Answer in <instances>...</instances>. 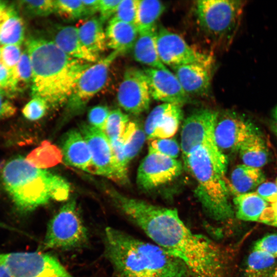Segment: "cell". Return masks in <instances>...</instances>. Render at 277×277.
Listing matches in <instances>:
<instances>
[{"instance_id":"cell-48","label":"cell","mask_w":277,"mask_h":277,"mask_svg":"<svg viewBox=\"0 0 277 277\" xmlns=\"http://www.w3.org/2000/svg\"><path fill=\"white\" fill-rule=\"evenodd\" d=\"M0 277H12L4 261L2 253H0Z\"/></svg>"},{"instance_id":"cell-39","label":"cell","mask_w":277,"mask_h":277,"mask_svg":"<svg viewBox=\"0 0 277 277\" xmlns=\"http://www.w3.org/2000/svg\"><path fill=\"white\" fill-rule=\"evenodd\" d=\"M138 0H121L112 17L134 25Z\"/></svg>"},{"instance_id":"cell-56","label":"cell","mask_w":277,"mask_h":277,"mask_svg":"<svg viewBox=\"0 0 277 277\" xmlns=\"http://www.w3.org/2000/svg\"><path fill=\"white\" fill-rule=\"evenodd\" d=\"M276 184L277 185V179H276Z\"/></svg>"},{"instance_id":"cell-26","label":"cell","mask_w":277,"mask_h":277,"mask_svg":"<svg viewBox=\"0 0 277 277\" xmlns=\"http://www.w3.org/2000/svg\"><path fill=\"white\" fill-rule=\"evenodd\" d=\"M25 26L17 9L9 6L8 14L0 24V45H21L25 39Z\"/></svg>"},{"instance_id":"cell-34","label":"cell","mask_w":277,"mask_h":277,"mask_svg":"<svg viewBox=\"0 0 277 277\" xmlns=\"http://www.w3.org/2000/svg\"><path fill=\"white\" fill-rule=\"evenodd\" d=\"M110 143L116 169V182L126 184L128 181V167L129 162L126 155L122 138L110 141Z\"/></svg>"},{"instance_id":"cell-52","label":"cell","mask_w":277,"mask_h":277,"mask_svg":"<svg viewBox=\"0 0 277 277\" xmlns=\"http://www.w3.org/2000/svg\"><path fill=\"white\" fill-rule=\"evenodd\" d=\"M0 227L4 228H9V229L10 228V227L9 228L8 226H7L6 224H5L1 222H0Z\"/></svg>"},{"instance_id":"cell-53","label":"cell","mask_w":277,"mask_h":277,"mask_svg":"<svg viewBox=\"0 0 277 277\" xmlns=\"http://www.w3.org/2000/svg\"><path fill=\"white\" fill-rule=\"evenodd\" d=\"M274 116L275 118L277 120V106L274 111Z\"/></svg>"},{"instance_id":"cell-25","label":"cell","mask_w":277,"mask_h":277,"mask_svg":"<svg viewBox=\"0 0 277 277\" xmlns=\"http://www.w3.org/2000/svg\"><path fill=\"white\" fill-rule=\"evenodd\" d=\"M233 203L236 209V217L245 221L259 222L268 207V203L254 192L235 195Z\"/></svg>"},{"instance_id":"cell-31","label":"cell","mask_w":277,"mask_h":277,"mask_svg":"<svg viewBox=\"0 0 277 277\" xmlns=\"http://www.w3.org/2000/svg\"><path fill=\"white\" fill-rule=\"evenodd\" d=\"M146 138L145 130L141 125L136 121H129L122 137L129 163L140 152Z\"/></svg>"},{"instance_id":"cell-55","label":"cell","mask_w":277,"mask_h":277,"mask_svg":"<svg viewBox=\"0 0 277 277\" xmlns=\"http://www.w3.org/2000/svg\"><path fill=\"white\" fill-rule=\"evenodd\" d=\"M1 47H0V61H1Z\"/></svg>"},{"instance_id":"cell-29","label":"cell","mask_w":277,"mask_h":277,"mask_svg":"<svg viewBox=\"0 0 277 277\" xmlns=\"http://www.w3.org/2000/svg\"><path fill=\"white\" fill-rule=\"evenodd\" d=\"M63 156L60 148L49 142L45 141L32 151L26 159L34 167L44 169L59 164Z\"/></svg>"},{"instance_id":"cell-51","label":"cell","mask_w":277,"mask_h":277,"mask_svg":"<svg viewBox=\"0 0 277 277\" xmlns=\"http://www.w3.org/2000/svg\"><path fill=\"white\" fill-rule=\"evenodd\" d=\"M272 129L274 134L277 136V123L273 124Z\"/></svg>"},{"instance_id":"cell-46","label":"cell","mask_w":277,"mask_h":277,"mask_svg":"<svg viewBox=\"0 0 277 277\" xmlns=\"http://www.w3.org/2000/svg\"><path fill=\"white\" fill-rule=\"evenodd\" d=\"M13 70L7 68L0 62V89L8 93L13 84Z\"/></svg>"},{"instance_id":"cell-36","label":"cell","mask_w":277,"mask_h":277,"mask_svg":"<svg viewBox=\"0 0 277 277\" xmlns=\"http://www.w3.org/2000/svg\"><path fill=\"white\" fill-rule=\"evenodd\" d=\"M54 12L67 21L84 18V8L82 0L54 1Z\"/></svg>"},{"instance_id":"cell-49","label":"cell","mask_w":277,"mask_h":277,"mask_svg":"<svg viewBox=\"0 0 277 277\" xmlns=\"http://www.w3.org/2000/svg\"><path fill=\"white\" fill-rule=\"evenodd\" d=\"M270 206L272 208L274 213L277 217V201L270 204Z\"/></svg>"},{"instance_id":"cell-3","label":"cell","mask_w":277,"mask_h":277,"mask_svg":"<svg viewBox=\"0 0 277 277\" xmlns=\"http://www.w3.org/2000/svg\"><path fill=\"white\" fill-rule=\"evenodd\" d=\"M25 44L32 66V97L44 99L49 106L66 104L91 64L67 55L50 39L31 37Z\"/></svg>"},{"instance_id":"cell-23","label":"cell","mask_w":277,"mask_h":277,"mask_svg":"<svg viewBox=\"0 0 277 277\" xmlns=\"http://www.w3.org/2000/svg\"><path fill=\"white\" fill-rule=\"evenodd\" d=\"M85 19L77 28L80 39L89 52L99 57L107 47L104 24L95 16Z\"/></svg>"},{"instance_id":"cell-4","label":"cell","mask_w":277,"mask_h":277,"mask_svg":"<svg viewBox=\"0 0 277 277\" xmlns=\"http://www.w3.org/2000/svg\"><path fill=\"white\" fill-rule=\"evenodd\" d=\"M1 176L4 186L17 208L31 212L51 200L68 199L70 187L62 176L31 165L18 156L3 166Z\"/></svg>"},{"instance_id":"cell-16","label":"cell","mask_w":277,"mask_h":277,"mask_svg":"<svg viewBox=\"0 0 277 277\" xmlns=\"http://www.w3.org/2000/svg\"><path fill=\"white\" fill-rule=\"evenodd\" d=\"M144 71L151 97L154 100L181 106L189 101V95L185 91L175 74L167 68L148 67Z\"/></svg>"},{"instance_id":"cell-50","label":"cell","mask_w":277,"mask_h":277,"mask_svg":"<svg viewBox=\"0 0 277 277\" xmlns=\"http://www.w3.org/2000/svg\"><path fill=\"white\" fill-rule=\"evenodd\" d=\"M270 277H277V265L274 269L273 271H272Z\"/></svg>"},{"instance_id":"cell-9","label":"cell","mask_w":277,"mask_h":277,"mask_svg":"<svg viewBox=\"0 0 277 277\" xmlns=\"http://www.w3.org/2000/svg\"><path fill=\"white\" fill-rule=\"evenodd\" d=\"M2 253L12 277H75L58 258L45 251Z\"/></svg>"},{"instance_id":"cell-41","label":"cell","mask_w":277,"mask_h":277,"mask_svg":"<svg viewBox=\"0 0 277 277\" xmlns=\"http://www.w3.org/2000/svg\"><path fill=\"white\" fill-rule=\"evenodd\" d=\"M109 113V110L106 106H94L88 112L89 125L103 131Z\"/></svg>"},{"instance_id":"cell-17","label":"cell","mask_w":277,"mask_h":277,"mask_svg":"<svg viewBox=\"0 0 277 277\" xmlns=\"http://www.w3.org/2000/svg\"><path fill=\"white\" fill-rule=\"evenodd\" d=\"M183 116L182 106L163 103L154 107L148 114L144 126L149 141L171 138L177 132Z\"/></svg>"},{"instance_id":"cell-22","label":"cell","mask_w":277,"mask_h":277,"mask_svg":"<svg viewBox=\"0 0 277 277\" xmlns=\"http://www.w3.org/2000/svg\"><path fill=\"white\" fill-rule=\"evenodd\" d=\"M156 26L138 32L133 47V57L136 61L149 68L164 69L166 66L161 62L157 51Z\"/></svg>"},{"instance_id":"cell-40","label":"cell","mask_w":277,"mask_h":277,"mask_svg":"<svg viewBox=\"0 0 277 277\" xmlns=\"http://www.w3.org/2000/svg\"><path fill=\"white\" fill-rule=\"evenodd\" d=\"M22 54L20 45H9L1 47L0 62L10 70L16 66Z\"/></svg>"},{"instance_id":"cell-20","label":"cell","mask_w":277,"mask_h":277,"mask_svg":"<svg viewBox=\"0 0 277 277\" xmlns=\"http://www.w3.org/2000/svg\"><path fill=\"white\" fill-rule=\"evenodd\" d=\"M62 152L67 164L91 173L90 151L80 131L73 129L66 133L63 140Z\"/></svg>"},{"instance_id":"cell-1","label":"cell","mask_w":277,"mask_h":277,"mask_svg":"<svg viewBox=\"0 0 277 277\" xmlns=\"http://www.w3.org/2000/svg\"><path fill=\"white\" fill-rule=\"evenodd\" d=\"M109 192L122 213L152 243L181 261L190 277H226V260L220 247L192 231L176 209L128 197L113 189Z\"/></svg>"},{"instance_id":"cell-37","label":"cell","mask_w":277,"mask_h":277,"mask_svg":"<svg viewBox=\"0 0 277 277\" xmlns=\"http://www.w3.org/2000/svg\"><path fill=\"white\" fill-rule=\"evenodd\" d=\"M181 147L177 141L172 138L155 139L150 141L148 151L155 152L176 159Z\"/></svg>"},{"instance_id":"cell-7","label":"cell","mask_w":277,"mask_h":277,"mask_svg":"<svg viewBox=\"0 0 277 277\" xmlns=\"http://www.w3.org/2000/svg\"><path fill=\"white\" fill-rule=\"evenodd\" d=\"M77 209L74 200L60 208L49 221L38 251H69L88 245L89 232Z\"/></svg>"},{"instance_id":"cell-12","label":"cell","mask_w":277,"mask_h":277,"mask_svg":"<svg viewBox=\"0 0 277 277\" xmlns=\"http://www.w3.org/2000/svg\"><path fill=\"white\" fill-rule=\"evenodd\" d=\"M157 47L161 62L171 68L196 63L212 64V57L196 51L181 36L164 27L157 30Z\"/></svg>"},{"instance_id":"cell-13","label":"cell","mask_w":277,"mask_h":277,"mask_svg":"<svg viewBox=\"0 0 277 277\" xmlns=\"http://www.w3.org/2000/svg\"><path fill=\"white\" fill-rule=\"evenodd\" d=\"M151 99L144 70L134 67L127 69L117 92L120 106L130 113L138 115L149 109Z\"/></svg>"},{"instance_id":"cell-11","label":"cell","mask_w":277,"mask_h":277,"mask_svg":"<svg viewBox=\"0 0 277 277\" xmlns=\"http://www.w3.org/2000/svg\"><path fill=\"white\" fill-rule=\"evenodd\" d=\"M183 168L182 163L176 159L148 151L138 168L137 185L144 190L160 187L176 179Z\"/></svg>"},{"instance_id":"cell-8","label":"cell","mask_w":277,"mask_h":277,"mask_svg":"<svg viewBox=\"0 0 277 277\" xmlns=\"http://www.w3.org/2000/svg\"><path fill=\"white\" fill-rule=\"evenodd\" d=\"M218 115L217 111L202 109L194 111L185 120L180 143L184 168L191 152L199 146L206 148L217 162L227 168L226 155L219 149L214 138V128Z\"/></svg>"},{"instance_id":"cell-21","label":"cell","mask_w":277,"mask_h":277,"mask_svg":"<svg viewBox=\"0 0 277 277\" xmlns=\"http://www.w3.org/2000/svg\"><path fill=\"white\" fill-rule=\"evenodd\" d=\"M105 34L107 47L121 54L133 48L138 32L134 25L112 17Z\"/></svg>"},{"instance_id":"cell-15","label":"cell","mask_w":277,"mask_h":277,"mask_svg":"<svg viewBox=\"0 0 277 277\" xmlns=\"http://www.w3.org/2000/svg\"><path fill=\"white\" fill-rule=\"evenodd\" d=\"M80 131L90 151L92 160L91 173L116 181L112 149L106 134L103 131L87 124L81 126Z\"/></svg>"},{"instance_id":"cell-43","label":"cell","mask_w":277,"mask_h":277,"mask_svg":"<svg viewBox=\"0 0 277 277\" xmlns=\"http://www.w3.org/2000/svg\"><path fill=\"white\" fill-rule=\"evenodd\" d=\"M121 1V0H100L99 18L103 24L114 16Z\"/></svg>"},{"instance_id":"cell-19","label":"cell","mask_w":277,"mask_h":277,"mask_svg":"<svg viewBox=\"0 0 277 277\" xmlns=\"http://www.w3.org/2000/svg\"><path fill=\"white\" fill-rule=\"evenodd\" d=\"M49 32L51 41L70 56L88 63L98 61V56L89 52L82 44L77 27L57 25Z\"/></svg>"},{"instance_id":"cell-42","label":"cell","mask_w":277,"mask_h":277,"mask_svg":"<svg viewBox=\"0 0 277 277\" xmlns=\"http://www.w3.org/2000/svg\"><path fill=\"white\" fill-rule=\"evenodd\" d=\"M253 249L277 258V234L271 233L264 236L255 243Z\"/></svg>"},{"instance_id":"cell-44","label":"cell","mask_w":277,"mask_h":277,"mask_svg":"<svg viewBox=\"0 0 277 277\" xmlns=\"http://www.w3.org/2000/svg\"><path fill=\"white\" fill-rule=\"evenodd\" d=\"M256 192L270 204L277 201V185L274 183H263L258 186Z\"/></svg>"},{"instance_id":"cell-30","label":"cell","mask_w":277,"mask_h":277,"mask_svg":"<svg viewBox=\"0 0 277 277\" xmlns=\"http://www.w3.org/2000/svg\"><path fill=\"white\" fill-rule=\"evenodd\" d=\"M277 265L276 259L253 249L249 255L244 271L245 277H270Z\"/></svg>"},{"instance_id":"cell-5","label":"cell","mask_w":277,"mask_h":277,"mask_svg":"<svg viewBox=\"0 0 277 277\" xmlns=\"http://www.w3.org/2000/svg\"><path fill=\"white\" fill-rule=\"evenodd\" d=\"M184 168L196 180L195 194L207 216L216 222L232 218L234 212L225 180L226 170L208 150L203 146L195 148L189 155Z\"/></svg>"},{"instance_id":"cell-54","label":"cell","mask_w":277,"mask_h":277,"mask_svg":"<svg viewBox=\"0 0 277 277\" xmlns=\"http://www.w3.org/2000/svg\"><path fill=\"white\" fill-rule=\"evenodd\" d=\"M3 3V1H0V5H1Z\"/></svg>"},{"instance_id":"cell-10","label":"cell","mask_w":277,"mask_h":277,"mask_svg":"<svg viewBox=\"0 0 277 277\" xmlns=\"http://www.w3.org/2000/svg\"><path fill=\"white\" fill-rule=\"evenodd\" d=\"M120 55L113 51L104 58L91 65L82 74L66 103L71 114L80 112L88 102L104 87L110 65Z\"/></svg>"},{"instance_id":"cell-14","label":"cell","mask_w":277,"mask_h":277,"mask_svg":"<svg viewBox=\"0 0 277 277\" xmlns=\"http://www.w3.org/2000/svg\"><path fill=\"white\" fill-rule=\"evenodd\" d=\"M257 132L249 120L228 111L221 115L219 113L214 128V138L219 149L225 155V152L238 151L243 143Z\"/></svg>"},{"instance_id":"cell-27","label":"cell","mask_w":277,"mask_h":277,"mask_svg":"<svg viewBox=\"0 0 277 277\" xmlns=\"http://www.w3.org/2000/svg\"><path fill=\"white\" fill-rule=\"evenodd\" d=\"M238 151L245 165L260 168L268 161V150L258 132L249 137Z\"/></svg>"},{"instance_id":"cell-33","label":"cell","mask_w":277,"mask_h":277,"mask_svg":"<svg viewBox=\"0 0 277 277\" xmlns=\"http://www.w3.org/2000/svg\"><path fill=\"white\" fill-rule=\"evenodd\" d=\"M129 122L127 115L120 109L110 111L103 132L109 141L122 138L126 127Z\"/></svg>"},{"instance_id":"cell-38","label":"cell","mask_w":277,"mask_h":277,"mask_svg":"<svg viewBox=\"0 0 277 277\" xmlns=\"http://www.w3.org/2000/svg\"><path fill=\"white\" fill-rule=\"evenodd\" d=\"M48 106L47 102L44 99L34 96L24 107L22 113L29 120H38L45 115Z\"/></svg>"},{"instance_id":"cell-28","label":"cell","mask_w":277,"mask_h":277,"mask_svg":"<svg viewBox=\"0 0 277 277\" xmlns=\"http://www.w3.org/2000/svg\"><path fill=\"white\" fill-rule=\"evenodd\" d=\"M165 9L157 0H138L134 25L138 32L156 26V22Z\"/></svg>"},{"instance_id":"cell-18","label":"cell","mask_w":277,"mask_h":277,"mask_svg":"<svg viewBox=\"0 0 277 277\" xmlns=\"http://www.w3.org/2000/svg\"><path fill=\"white\" fill-rule=\"evenodd\" d=\"M212 64L192 63L172 68L185 91L194 95L207 94L211 80Z\"/></svg>"},{"instance_id":"cell-32","label":"cell","mask_w":277,"mask_h":277,"mask_svg":"<svg viewBox=\"0 0 277 277\" xmlns=\"http://www.w3.org/2000/svg\"><path fill=\"white\" fill-rule=\"evenodd\" d=\"M13 84L8 93L10 97L22 92L32 83V70L28 52L24 50L15 68L13 69Z\"/></svg>"},{"instance_id":"cell-47","label":"cell","mask_w":277,"mask_h":277,"mask_svg":"<svg viewBox=\"0 0 277 277\" xmlns=\"http://www.w3.org/2000/svg\"><path fill=\"white\" fill-rule=\"evenodd\" d=\"M100 0L83 1L84 18L87 19L93 16L98 12Z\"/></svg>"},{"instance_id":"cell-6","label":"cell","mask_w":277,"mask_h":277,"mask_svg":"<svg viewBox=\"0 0 277 277\" xmlns=\"http://www.w3.org/2000/svg\"><path fill=\"white\" fill-rule=\"evenodd\" d=\"M245 1L200 0L195 12L202 31L211 39L224 46L229 45L239 29Z\"/></svg>"},{"instance_id":"cell-35","label":"cell","mask_w":277,"mask_h":277,"mask_svg":"<svg viewBox=\"0 0 277 277\" xmlns=\"http://www.w3.org/2000/svg\"><path fill=\"white\" fill-rule=\"evenodd\" d=\"M17 7L28 16H47L54 12V1H20Z\"/></svg>"},{"instance_id":"cell-45","label":"cell","mask_w":277,"mask_h":277,"mask_svg":"<svg viewBox=\"0 0 277 277\" xmlns=\"http://www.w3.org/2000/svg\"><path fill=\"white\" fill-rule=\"evenodd\" d=\"M10 98L4 90L0 89V119L9 117L16 112V108Z\"/></svg>"},{"instance_id":"cell-24","label":"cell","mask_w":277,"mask_h":277,"mask_svg":"<svg viewBox=\"0 0 277 277\" xmlns=\"http://www.w3.org/2000/svg\"><path fill=\"white\" fill-rule=\"evenodd\" d=\"M265 176L260 168L245 164L238 165L232 171L228 188L234 195L250 192L264 183Z\"/></svg>"},{"instance_id":"cell-2","label":"cell","mask_w":277,"mask_h":277,"mask_svg":"<svg viewBox=\"0 0 277 277\" xmlns=\"http://www.w3.org/2000/svg\"><path fill=\"white\" fill-rule=\"evenodd\" d=\"M104 254L116 277H190L186 265L151 242L106 227Z\"/></svg>"}]
</instances>
